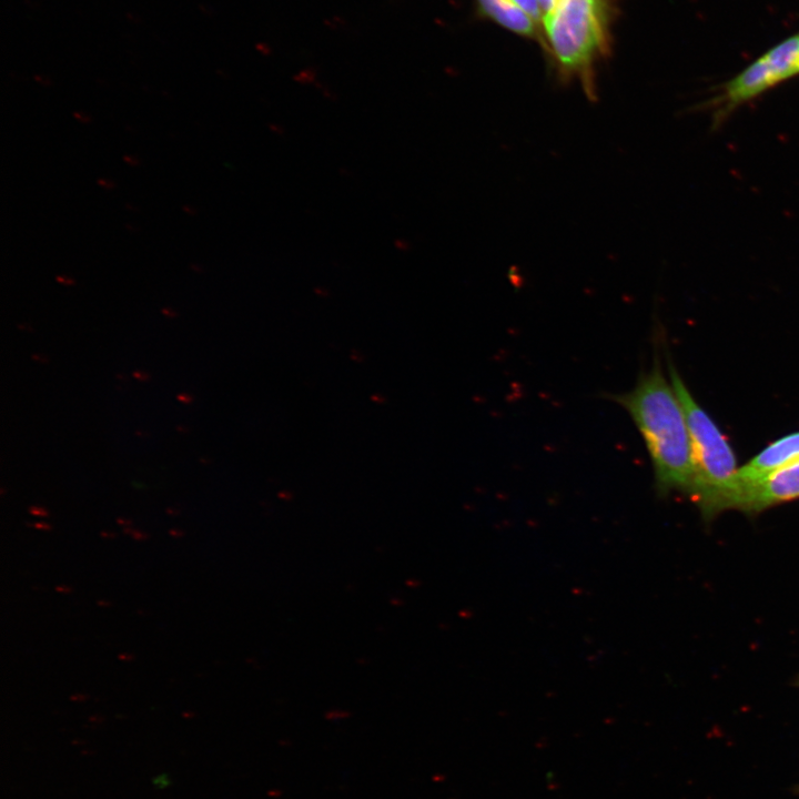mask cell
<instances>
[{"label": "cell", "instance_id": "obj_2", "mask_svg": "<svg viewBox=\"0 0 799 799\" xmlns=\"http://www.w3.org/2000/svg\"><path fill=\"white\" fill-rule=\"evenodd\" d=\"M671 385L684 408L691 443L695 482L691 496L704 515L725 509L736 484L737 461L725 435L689 393L674 365L669 364Z\"/></svg>", "mask_w": 799, "mask_h": 799}, {"label": "cell", "instance_id": "obj_11", "mask_svg": "<svg viewBox=\"0 0 799 799\" xmlns=\"http://www.w3.org/2000/svg\"><path fill=\"white\" fill-rule=\"evenodd\" d=\"M124 532H130L129 534H131L132 537L138 540L145 539L148 537V535H143V533L138 532V530H132V529L127 528V529H124Z\"/></svg>", "mask_w": 799, "mask_h": 799}, {"label": "cell", "instance_id": "obj_17", "mask_svg": "<svg viewBox=\"0 0 799 799\" xmlns=\"http://www.w3.org/2000/svg\"><path fill=\"white\" fill-rule=\"evenodd\" d=\"M178 397L180 401H183V402H191V400H192L189 395H186L184 397L182 395H179Z\"/></svg>", "mask_w": 799, "mask_h": 799}, {"label": "cell", "instance_id": "obj_8", "mask_svg": "<svg viewBox=\"0 0 799 799\" xmlns=\"http://www.w3.org/2000/svg\"><path fill=\"white\" fill-rule=\"evenodd\" d=\"M519 6L525 12H527L534 20L543 18L538 0H512Z\"/></svg>", "mask_w": 799, "mask_h": 799}, {"label": "cell", "instance_id": "obj_14", "mask_svg": "<svg viewBox=\"0 0 799 799\" xmlns=\"http://www.w3.org/2000/svg\"><path fill=\"white\" fill-rule=\"evenodd\" d=\"M74 117H75L77 119H79L81 122H88V121H90L89 115H84V114L81 113V112H80V113H79V112H75V113H74Z\"/></svg>", "mask_w": 799, "mask_h": 799}, {"label": "cell", "instance_id": "obj_16", "mask_svg": "<svg viewBox=\"0 0 799 799\" xmlns=\"http://www.w3.org/2000/svg\"><path fill=\"white\" fill-rule=\"evenodd\" d=\"M34 527L41 528V529H50V525H47L45 523H36Z\"/></svg>", "mask_w": 799, "mask_h": 799}, {"label": "cell", "instance_id": "obj_15", "mask_svg": "<svg viewBox=\"0 0 799 799\" xmlns=\"http://www.w3.org/2000/svg\"><path fill=\"white\" fill-rule=\"evenodd\" d=\"M123 159H124L125 162H128V163H130V164H132V165H135V164L139 163V161H138L135 158H133V156L125 155Z\"/></svg>", "mask_w": 799, "mask_h": 799}, {"label": "cell", "instance_id": "obj_3", "mask_svg": "<svg viewBox=\"0 0 799 799\" xmlns=\"http://www.w3.org/2000/svg\"><path fill=\"white\" fill-rule=\"evenodd\" d=\"M543 20L562 72L578 75L593 98L591 65L605 48L603 0H557Z\"/></svg>", "mask_w": 799, "mask_h": 799}, {"label": "cell", "instance_id": "obj_9", "mask_svg": "<svg viewBox=\"0 0 799 799\" xmlns=\"http://www.w3.org/2000/svg\"><path fill=\"white\" fill-rule=\"evenodd\" d=\"M556 2L557 0H538L543 17L554 9Z\"/></svg>", "mask_w": 799, "mask_h": 799}, {"label": "cell", "instance_id": "obj_10", "mask_svg": "<svg viewBox=\"0 0 799 799\" xmlns=\"http://www.w3.org/2000/svg\"><path fill=\"white\" fill-rule=\"evenodd\" d=\"M30 514L37 516H48V512L40 506H32L29 508Z\"/></svg>", "mask_w": 799, "mask_h": 799}, {"label": "cell", "instance_id": "obj_4", "mask_svg": "<svg viewBox=\"0 0 799 799\" xmlns=\"http://www.w3.org/2000/svg\"><path fill=\"white\" fill-rule=\"evenodd\" d=\"M799 75V32L769 48L704 102L711 125L720 127L740 107Z\"/></svg>", "mask_w": 799, "mask_h": 799}, {"label": "cell", "instance_id": "obj_12", "mask_svg": "<svg viewBox=\"0 0 799 799\" xmlns=\"http://www.w3.org/2000/svg\"><path fill=\"white\" fill-rule=\"evenodd\" d=\"M98 183H99L101 186L107 188V189H113V188H114V183L111 182L110 180L99 179V180H98Z\"/></svg>", "mask_w": 799, "mask_h": 799}, {"label": "cell", "instance_id": "obj_5", "mask_svg": "<svg viewBox=\"0 0 799 799\" xmlns=\"http://www.w3.org/2000/svg\"><path fill=\"white\" fill-rule=\"evenodd\" d=\"M796 498H799V461L757 479L736 483L725 509L756 513Z\"/></svg>", "mask_w": 799, "mask_h": 799}, {"label": "cell", "instance_id": "obj_7", "mask_svg": "<svg viewBox=\"0 0 799 799\" xmlns=\"http://www.w3.org/2000/svg\"><path fill=\"white\" fill-rule=\"evenodd\" d=\"M481 9L503 27L530 36L535 31L532 17L512 0H478Z\"/></svg>", "mask_w": 799, "mask_h": 799}, {"label": "cell", "instance_id": "obj_6", "mask_svg": "<svg viewBox=\"0 0 799 799\" xmlns=\"http://www.w3.org/2000/svg\"><path fill=\"white\" fill-rule=\"evenodd\" d=\"M799 461V432L769 444L747 464L738 468L736 483L757 479L772 471Z\"/></svg>", "mask_w": 799, "mask_h": 799}, {"label": "cell", "instance_id": "obj_1", "mask_svg": "<svg viewBox=\"0 0 799 799\" xmlns=\"http://www.w3.org/2000/svg\"><path fill=\"white\" fill-rule=\"evenodd\" d=\"M631 417L647 447L657 488L691 495L695 472L691 443L681 403L655 360L628 392L613 396Z\"/></svg>", "mask_w": 799, "mask_h": 799}, {"label": "cell", "instance_id": "obj_13", "mask_svg": "<svg viewBox=\"0 0 799 799\" xmlns=\"http://www.w3.org/2000/svg\"><path fill=\"white\" fill-rule=\"evenodd\" d=\"M57 281H59L60 283L65 284V285H72V284L74 283V281H73L72 279L67 277V276H64V275H63V276H61V275L57 276Z\"/></svg>", "mask_w": 799, "mask_h": 799}]
</instances>
